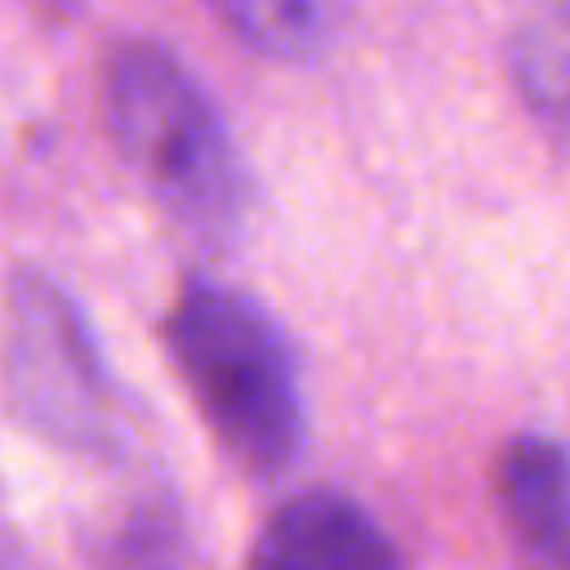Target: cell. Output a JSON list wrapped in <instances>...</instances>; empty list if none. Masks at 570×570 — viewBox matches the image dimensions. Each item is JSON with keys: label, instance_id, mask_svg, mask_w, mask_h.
I'll return each mask as SVG.
<instances>
[{"label": "cell", "instance_id": "obj_9", "mask_svg": "<svg viewBox=\"0 0 570 570\" xmlns=\"http://www.w3.org/2000/svg\"><path fill=\"white\" fill-rule=\"evenodd\" d=\"M0 570H9V566H4V561H0Z\"/></svg>", "mask_w": 570, "mask_h": 570}, {"label": "cell", "instance_id": "obj_5", "mask_svg": "<svg viewBox=\"0 0 570 570\" xmlns=\"http://www.w3.org/2000/svg\"><path fill=\"white\" fill-rule=\"evenodd\" d=\"M499 499L521 534V543L548 561L566 566V534H570V508H566V454L552 436H517L499 459Z\"/></svg>", "mask_w": 570, "mask_h": 570}, {"label": "cell", "instance_id": "obj_4", "mask_svg": "<svg viewBox=\"0 0 570 570\" xmlns=\"http://www.w3.org/2000/svg\"><path fill=\"white\" fill-rule=\"evenodd\" d=\"M245 570H401L383 525L347 494L307 490L272 512Z\"/></svg>", "mask_w": 570, "mask_h": 570}, {"label": "cell", "instance_id": "obj_8", "mask_svg": "<svg viewBox=\"0 0 570 570\" xmlns=\"http://www.w3.org/2000/svg\"><path fill=\"white\" fill-rule=\"evenodd\" d=\"M102 570H178V521L169 503H138L102 543Z\"/></svg>", "mask_w": 570, "mask_h": 570}, {"label": "cell", "instance_id": "obj_7", "mask_svg": "<svg viewBox=\"0 0 570 570\" xmlns=\"http://www.w3.org/2000/svg\"><path fill=\"white\" fill-rule=\"evenodd\" d=\"M517 76L539 116L561 125L566 116V9L561 0L543 4L517 45Z\"/></svg>", "mask_w": 570, "mask_h": 570}, {"label": "cell", "instance_id": "obj_3", "mask_svg": "<svg viewBox=\"0 0 570 570\" xmlns=\"http://www.w3.org/2000/svg\"><path fill=\"white\" fill-rule=\"evenodd\" d=\"M4 379L22 414L62 445H102L111 383L98 343L58 281L18 272L4 307Z\"/></svg>", "mask_w": 570, "mask_h": 570}, {"label": "cell", "instance_id": "obj_6", "mask_svg": "<svg viewBox=\"0 0 570 570\" xmlns=\"http://www.w3.org/2000/svg\"><path fill=\"white\" fill-rule=\"evenodd\" d=\"M223 27L272 62L321 58L347 18V0H209Z\"/></svg>", "mask_w": 570, "mask_h": 570}, {"label": "cell", "instance_id": "obj_1", "mask_svg": "<svg viewBox=\"0 0 570 570\" xmlns=\"http://www.w3.org/2000/svg\"><path fill=\"white\" fill-rule=\"evenodd\" d=\"M169 356L223 454L249 476L285 472L307 436L281 325L240 289L196 281L169 312Z\"/></svg>", "mask_w": 570, "mask_h": 570}, {"label": "cell", "instance_id": "obj_2", "mask_svg": "<svg viewBox=\"0 0 570 570\" xmlns=\"http://www.w3.org/2000/svg\"><path fill=\"white\" fill-rule=\"evenodd\" d=\"M107 125L129 169L178 223L200 236H223L240 223V151L200 80L169 49L129 40L111 53Z\"/></svg>", "mask_w": 570, "mask_h": 570}]
</instances>
